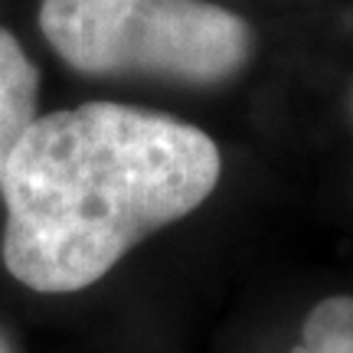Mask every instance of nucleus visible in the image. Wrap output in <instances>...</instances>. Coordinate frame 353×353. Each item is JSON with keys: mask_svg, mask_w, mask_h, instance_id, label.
Masks as SVG:
<instances>
[{"mask_svg": "<svg viewBox=\"0 0 353 353\" xmlns=\"http://www.w3.org/2000/svg\"><path fill=\"white\" fill-rule=\"evenodd\" d=\"M219 148L167 114L88 101L37 118L3 176V262L43 294L88 288L151 232L193 213Z\"/></svg>", "mask_w": 353, "mask_h": 353, "instance_id": "f257e3e1", "label": "nucleus"}, {"mask_svg": "<svg viewBox=\"0 0 353 353\" xmlns=\"http://www.w3.org/2000/svg\"><path fill=\"white\" fill-rule=\"evenodd\" d=\"M39 30L85 76L216 85L252 56V26L210 0H43Z\"/></svg>", "mask_w": 353, "mask_h": 353, "instance_id": "f03ea898", "label": "nucleus"}, {"mask_svg": "<svg viewBox=\"0 0 353 353\" xmlns=\"http://www.w3.org/2000/svg\"><path fill=\"white\" fill-rule=\"evenodd\" d=\"M39 72L10 30L0 26V187L13 151L37 121Z\"/></svg>", "mask_w": 353, "mask_h": 353, "instance_id": "7ed1b4c3", "label": "nucleus"}, {"mask_svg": "<svg viewBox=\"0 0 353 353\" xmlns=\"http://www.w3.org/2000/svg\"><path fill=\"white\" fill-rule=\"evenodd\" d=\"M0 353H7V347H3V341H0Z\"/></svg>", "mask_w": 353, "mask_h": 353, "instance_id": "20e7f679", "label": "nucleus"}, {"mask_svg": "<svg viewBox=\"0 0 353 353\" xmlns=\"http://www.w3.org/2000/svg\"><path fill=\"white\" fill-rule=\"evenodd\" d=\"M350 112H353V92H350Z\"/></svg>", "mask_w": 353, "mask_h": 353, "instance_id": "39448f33", "label": "nucleus"}]
</instances>
